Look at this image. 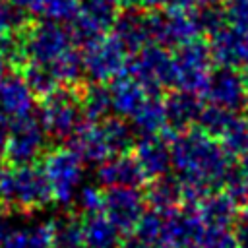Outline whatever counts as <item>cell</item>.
I'll return each mask as SVG.
<instances>
[{"instance_id":"cell-53","label":"cell","mask_w":248,"mask_h":248,"mask_svg":"<svg viewBox=\"0 0 248 248\" xmlns=\"http://www.w3.org/2000/svg\"><path fill=\"white\" fill-rule=\"evenodd\" d=\"M0 211H4V207H2V203H0Z\"/></svg>"},{"instance_id":"cell-22","label":"cell","mask_w":248,"mask_h":248,"mask_svg":"<svg viewBox=\"0 0 248 248\" xmlns=\"http://www.w3.org/2000/svg\"><path fill=\"white\" fill-rule=\"evenodd\" d=\"M143 198L155 211L169 213L172 209H178V205L182 203V186H180L178 176H170L167 172V174L151 178L145 188Z\"/></svg>"},{"instance_id":"cell-13","label":"cell","mask_w":248,"mask_h":248,"mask_svg":"<svg viewBox=\"0 0 248 248\" xmlns=\"http://www.w3.org/2000/svg\"><path fill=\"white\" fill-rule=\"evenodd\" d=\"M97 180L107 188H141L149 178L138 159L128 153H118L99 163Z\"/></svg>"},{"instance_id":"cell-20","label":"cell","mask_w":248,"mask_h":248,"mask_svg":"<svg viewBox=\"0 0 248 248\" xmlns=\"http://www.w3.org/2000/svg\"><path fill=\"white\" fill-rule=\"evenodd\" d=\"M33 93L17 72L4 76L0 81V112L12 118L29 114L33 108Z\"/></svg>"},{"instance_id":"cell-14","label":"cell","mask_w":248,"mask_h":248,"mask_svg":"<svg viewBox=\"0 0 248 248\" xmlns=\"http://www.w3.org/2000/svg\"><path fill=\"white\" fill-rule=\"evenodd\" d=\"M68 147L81 161L87 163H103L108 157H112L101 122L81 120L79 126L74 130V134L68 138Z\"/></svg>"},{"instance_id":"cell-46","label":"cell","mask_w":248,"mask_h":248,"mask_svg":"<svg viewBox=\"0 0 248 248\" xmlns=\"http://www.w3.org/2000/svg\"><path fill=\"white\" fill-rule=\"evenodd\" d=\"M238 174L248 182V151L244 155H240V163H238Z\"/></svg>"},{"instance_id":"cell-5","label":"cell","mask_w":248,"mask_h":248,"mask_svg":"<svg viewBox=\"0 0 248 248\" xmlns=\"http://www.w3.org/2000/svg\"><path fill=\"white\" fill-rule=\"evenodd\" d=\"M126 48L114 35H101L87 45H83L81 58H83V70L89 79L105 83L112 81L116 76L126 72L128 56Z\"/></svg>"},{"instance_id":"cell-25","label":"cell","mask_w":248,"mask_h":248,"mask_svg":"<svg viewBox=\"0 0 248 248\" xmlns=\"http://www.w3.org/2000/svg\"><path fill=\"white\" fill-rule=\"evenodd\" d=\"M134 126L141 136L161 134V130L167 126V108L165 99H161L157 93H147L145 101L140 105V108L132 114Z\"/></svg>"},{"instance_id":"cell-17","label":"cell","mask_w":248,"mask_h":248,"mask_svg":"<svg viewBox=\"0 0 248 248\" xmlns=\"http://www.w3.org/2000/svg\"><path fill=\"white\" fill-rule=\"evenodd\" d=\"M112 35L122 43L126 52L136 54L141 50L145 45H149V31H147V14L130 8V10H120L114 25H112Z\"/></svg>"},{"instance_id":"cell-48","label":"cell","mask_w":248,"mask_h":248,"mask_svg":"<svg viewBox=\"0 0 248 248\" xmlns=\"http://www.w3.org/2000/svg\"><path fill=\"white\" fill-rule=\"evenodd\" d=\"M8 232H10V229H6L4 223H0V248H2V244H4V240H6V236H8Z\"/></svg>"},{"instance_id":"cell-42","label":"cell","mask_w":248,"mask_h":248,"mask_svg":"<svg viewBox=\"0 0 248 248\" xmlns=\"http://www.w3.org/2000/svg\"><path fill=\"white\" fill-rule=\"evenodd\" d=\"M8 134H10V122L4 112H0V163L6 159V145H8Z\"/></svg>"},{"instance_id":"cell-40","label":"cell","mask_w":248,"mask_h":248,"mask_svg":"<svg viewBox=\"0 0 248 248\" xmlns=\"http://www.w3.org/2000/svg\"><path fill=\"white\" fill-rule=\"evenodd\" d=\"M79 205L85 215L99 213L105 209V192H101L97 186H85L79 192Z\"/></svg>"},{"instance_id":"cell-12","label":"cell","mask_w":248,"mask_h":248,"mask_svg":"<svg viewBox=\"0 0 248 248\" xmlns=\"http://www.w3.org/2000/svg\"><path fill=\"white\" fill-rule=\"evenodd\" d=\"M203 95L211 101V105L236 112L242 107H246L244 76L236 68L221 66L217 72L211 74V79Z\"/></svg>"},{"instance_id":"cell-39","label":"cell","mask_w":248,"mask_h":248,"mask_svg":"<svg viewBox=\"0 0 248 248\" xmlns=\"http://www.w3.org/2000/svg\"><path fill=\"white\" fill-rule=\"evenodd\" d=\"M225 192L236 205H248V182L238 174V170H232L225 180Z\"/></svg>"},{"instance_id":"cell-32","label":"cell","mask_w":248,"mask_h":248,"mask_svg":"<svg viewBox=\"0 0 248 248\" xmlns=\"http://www.w3.org/2000/svg\"><path fill=\"white\" fill-rule=\"evenodd\" d=\"M33 19L10 0H0V39L21 33Z\"/></svg>"},{"instance_id":"cell-49","label":"cell","mask_w":248,"mask_h":248,"mask_svg":"<svg viewBox=\"0 0 248 248\" xmlns=\"http://www.w3.org/2000/svg\"><path fill=\"white\" fill-rule=\"evenodd\" d=\"M198 4V8H205V6H213L217 4V0H194Z\"/></svg>"},{"instance_id":"cell-50","label":"cell","mask_w":248,"mask_h":248,"mask_svg":"<svg viewBox=\"0 0 248 248\" xmlns=\"http://www.w3.org/2000/svg\"><path fill=\"white\" fill-rule=\"evenodd\" d=\"M4 70H6V60H4V54L0 50V81L4 79Z\"/></svg>"},{"instance_id":"cell-23","label":"cell","mask_w":248,"mask_h":248,"mask_svg":"<svg viewBox=\"0 0 248 248\" xmlns=\"http://www.w3.org/2000/svg\"><path fill=\"white\" fill-rule=\"evenodd\" d=\"M198 213L203 225L231 227L236 219L238 205L229 198L227 192H209L198 202Z\"/></svg>"},{"instance_id":"cell-3","label":"cell","mask_w":248,"mask_h":248,"mask_svg":"<svg viewBox=\"0 0 248 248\" xmlns=\"http://www.w3.org/2000/svg\"><path fill=\"white\" fill-rule=\"evenodd\" d=\"M174 62V87L203 95L213 74V56L209 45L194 39L186 45L176 46L172 56Z\"/></svg>"},{"instance_id":"cell-47","label":"cell","mask_w":248,"mask_h":248,"mask_svg":"<svg viewBox=\"0 0 248 248\" xmlns=\"http://www.w3.org/2000/svg\"><path fill=\"white\" fill-rule=\"evenodd\" d=\"M114 4L118 6V10H130V8H136L140 0H114Z\"/></svg>"},{"instance_id":"cell-34","label":"cell","mask_w":248,"mask_h":248,"mask_svg":"<svg viewBox=\"0 0 248 248\" xmlns=\"http://www.w3.org/2000/svg\"><path fill=\"white\" fill-rule=\"evenodd\" d=\"M79 6H81V0H41L35 14L56 23H62V21L70 23L78 16Z\"/></svg>"},{"instance_id":"cell-36","label":"cell","mask_w":248,"mask_h":248,"mask_svg":"<svg viewBox=\"0 0 248 248\" xmlns=\"http://www.w3.org/2000/svg\"><path fill=\"white\" fill-rule=\"evenodd\" d=\"M202 248H236V238L231 227H211L203 225V231L200 234Z\"/></svg>"},{"instance_id":"cell-51","label":"cell","mask_w":248,"mask_h":248,"mask_svg":"<svg viewBox=\"0 0 248 248\" xmlns=\"http://www.w3.org/2000/svg\"><path fill=\"white\" fill-rule=\"evenodd\" d=\"M242 76H244V91H246V105H248V68Z\"/></svg>"},{"instance_id":"cell-24","label":"cell","mask_w":248,"mask_h":248,"mask_svg":"<svg viewBox=\"0 0 248 248\" xmlns=\"http://www.w3.org/2000/svg\"><path fill=\"white\" fill-rule=\"evenodd\" d=\"M83 223V240L85 248H118L120 231L105 215V211L89 213L81 219Z\"/></svg>"},{"instance_id":"cell-1","label":"cell","mask_w":248,"mask_h":248,"mask_svg":"<svg viewBox=\"0 0 248 248\" xmlns=\"http://www.w3.org/2000/svg\"><path fill=\"white\" fill-rule=\"evenodd\" d=\"M170 165L178 174L186 205H196L232 172L231 155L202 128H188L170 141Z\"/></svg>"},{"instance_id":"cell-8","label":"cell","mask_w":248,"mask_h":248,"mask_svg":"<svg viewBox=\"0 0 248 248\" xmlns=\"http://www.w3.org/2000/svg\"><path fill=\"white\" fill-rule=\"evenodd\" d=\"M39 120L48 136L56 140H68L83 120L72 87L60 85L52 95L43 99Z\"/></svg>"},{"instance_id":"cell-4","label":"cell","mask_w":248,"mask_h":248,"mask_svg":"<svg viewBox=\"0 0 248 248\" xmlns=\"http://www.w3.org/2000/svg\"><path fill=\"white\" fill-rule=\"evenodd\" d=\"M126 72L136 78L147 93H161L174 85V62L167 46L149 43L128 60Z\"/></svg>"},{"instance_id":"cell-26","label":"cell","mask_w":248,"mask_h":248,"mask_svg":"<svg viewBox=\"0 0 248 248\" xmlns=\"http://www.w3.org/2000/svg\"><path fill=\"white\" fill-rule=\"evenodd\" d=\"M50 223V246L52 248H85L83 223L78 215L68 213Z\"/></svg>"},{"instance_id":"cell-10","label":"cell","mask_w":248,"mask_h":248,"mask_svg":"<svg viewBox=\"0 0 248 248\" xmlns=\"http://www.w3.org/2000/svg\"><path fill=\"white\" fill-rule=\"evenodd\" d=\"M114 0H81L78 16L70 21V37L76 45H87L89 41L108 33L118 16Z\"/></svg>"},{"instance_id":"cell-29","label":"cell","mask_w":248,"mask_h":248,"mask_svg":"<svg viewBox=\"0 0 248 248\" xmlns=\"http://www.w3.org/2000/svg\"><path fill=\"white\" fill-rule=\"evenodd\" d=\"M101 128H103V132H105V138H107V143H108L112 155L128 153V151L134 147L136 141H134L132 128H130L122 118L107 116V118H103Z\"/></svg>"},{"instance_id":"cell-52","label":"cell","mask_w":248,"mask_h":248,"mask_svg":"<svg viewBox=\"0 0 248 248\" xmlns=\"http://www.w3.org/2000/svg\"><path fill=\"white\" fill-rule=\"evenodd\" d=\"M184 248H202L200 244H188V246H184Z\"/></svg>"},{"instance_id":"cell-28","label":"cell","mask_w":248,"mask_h":248,"mask_svg":"<svg viewBox=\"0 0 248 248\" xmlns=\"http://www.w3.org/2000/svg\"><path fill=\"white\" fill-rule=\"evenodd\" d=\"M19 76L25 79L29 91H31L33 97L39 99V101L46 99L48 95H52V93L60 87V83L56 81V78L50 74L48 66H45V64L27 62V64L23 66V70L19 72Z\"/></svg>"},{"instance_id":"cell-7","label":"cell","mask_w":248,"mask_h":248,"mask_svg":"<svg viewBox=\"0 0 248 248\" xmlns=\"http://www.w3.org/2000/svg\"><path fill=\"white\" fill-rule=\"evenodd\" d=\"M43 170L52 188V198L58 203H70L83 169L81 159L70 147H50L43 155Z\"/></svg>"},{"instance_id":"cell-16","label":"cell","mask_w":248,"mask_h":248,"mask_svg":"<svg viewBox=\"0 0 248 248\" xmlns=\"http://www.w3.org/2000/svg\"><path fill=\"white\" fill-rule=\"evenodd\" d=\"M134 157L143 169L147 178H155L167 174L170 165V145L159 134L141 136L134 143Z\"/></svg>"},{"instance_id":"cell-38","label":"cell","mask_w":248,"mask_h":248,"mask_svg":"<svg viewBox=\"0 0 248 248\" xmlns=\"http://www.w3.org/2000/svg\"><path fill=\"white\" fill-rule=\"evenodd\" d=\"M198 19H200V27H202V31H205V33H209V35H213V33H217L219 29L227 27L225 8H219L217 4L200 8V12H198Z\"/></svg>"},{"instance_id":"cell-6","label":"cell","mask_w":248,"mask_h":248,"mask_svg":"<svg viewBox=\"0 0 248 248\" xmlns=\"http://www.w3.org/2000/svg\"><path fill=\"white\" fill-rule=\"evenodd\" d=\"M23 48L29 62L48 66L56 56H60L68 46H72V37L66 27L56 21H31L21 33Z\"/></svg>"},{"instance_id":"cell-43","label":"cell","mask_w":248,"mask_h":248,"mask_svg":"<svg viewBox=\"0 0 248 248\" xmlns=\"http://www.w3.org/2000/svg\"><path fill=\"white\" fill-rule=\"evenodd\" d=\"M118 248H157L155 244H151V242H145L143 238H140V236H128L124 242H120V246Z\"/></svg>"},{"instance_id":"cell-33","label":"cell","mask_w":248,"mask_h":248,"mask_svg":"<svg viewBox=\"0 0 248 248\" xmlns=\"http://www.w3.org/2000/svg\"><path fill=\"white\" fill-rule=\"evenodd\" d=\"M232 116H234L232 110H227V108L217 107V105H209V107H203L202 108V114L198 118V124L211 138H221V134L231 124Z\"/></svg>"},{"instance_id":"cell-21","label":"cell","mask_w":248,"mask_h":248,"mask_svg":"<svg viewBox=\"0 0 248 248\" xmlns=\"http://www.w3.org/2000/svg\"><path fill=\"white\" fill-rule=\"evenodd\" d=\"M72 91H74V95L78 99V105H79L83 120L99 122V120L107 118L108 110L112 108L110 107L108 87H105L99 81H93V83H83L81 81V83L74 85Z\"/></svg>"},{"instance_id":"cell-2","label":"cell","mask_w":248,"mask_h":248,"mask_svg":"<svg viewBox=\"0 0 248 248\" xmlns=\"http://www.w3.org/2000/svg\"><path fill=\"white\" fill-rule=\"evenodd\" d=\"M52 188L41 165L6 167L0 172V203L4 211H37L52 202Z\"/></svg>"},{"instance_id":"cell-19","label":"cell","mask_w":248,"mask_h":248,"mask_svg":"<svg viewBox=\"0 0 248 248\" xmlns=\"http://www.w3.org/2000/svg\"><path fill=\"white\" fill-rule=\"evenodd\" d=\"M108 93H110V107L116 110L118 116H132L147 97V91L141 87V83L136 78H132L128 72L116 76L110 81Z\"/></svg>"},{"instance_id":"cell-41","label":"cell","mask_w":248,"mask_h":248,"mask_svg":"<svg viewBox=\"0 0 248 248\" xmlns=\"http://www.w3.org/2000/svg\"><path fill=\"white\" fill-rule=\"evenodd\" d=\"M234 238H236V244L240 248H248V205L242 207V211L236 213V219H234Z\"/></svg>"},{"instance_id":"cell-18","label":"cell","mask_w":248,"mask_h":248,"mask_svg":"<svg viewBox=\"0 0 248 248\" xmlns=\"http://www.w3.org/2000/svg\"><path fill=\"white\" fill-rule=\"evenodd\" d=\"M165 108H167V124H169V128H172L176 134H180V132L192 128L194 122H198L203 105L200 101V95L176 89V91L167 95Z\"/></svg>"},{"instance_id":"cell-30","label":"cell","mask_w":248,"mask_h":248,"mask_svg":"<svg viewBox=\"0 0 248 248\" xmlns=\"http://www.w3.org/2000/svg\"><path fill=\"white\" fill-rule=\"evenodd\" d=\"M2 248H52L50 223H43L31 231H10Z\"/></svg>"},{"instance_id":"cell-31","label":"cell","mask_w":248,"mask_h":248,"mask_svg":"<svg viewBox=\"0 0 248 248\" xmlns=\"http://www.w3.org/2000/svg\"><path fill=\"white\" fill-rule=\"evenodd\" d=\"M219 140L229 155H244L248 151V118L234 114Z\"/></svg>"},{"instance_id":"cell-37","label":"cell","mask_w":248,"mask_h":248,"mask_svg":"<svg viewBox=\"0 0 248 248\" xmlns=\"http://www.w3.org/2000/svg\"><path fill=\"white\" fill-rule=\"evenodd\" d=\"M225 19L231 29L248 35V0H229Z\"/></svg>"},{"instance_id":"cell-44","label":"cell","mask_w":248,"mask_h":248,"mask_svg":"<svg viewBox=\"0 0 248 248\" xmlns=\"http://www.w3.org/2000/svg\"><path fill=\"white\" fill-rule=\"evenodd\" d=\"M12 4H16L17 8H21V10H25V12H37V8H39V2L41 0H10Z\"/></svg>"},{"instance_id":"cell-45","label":"cell","mask_w":248,"mask_h":248,"mask_svg":"<svg viewBox=\"0 0 248 248\" xmlns=\"http://www.w3.org/2000/svg\"><path fill=\"white\" fill-rule=\"evenodd\" d=\"M140 4L147 10H161L169 4V0H140Z\"/></svg>"},{"instance_id":"cell-9","label":"cell","mask_w":248,"mask_h":248,"mask_svg":"<svg viewBox=\"0 0 248 248\" xmlns=\"http://www.w3.org/2000/svg\"><path fill=\"white\" fill-rule=\"evenodd\" d=\"M43 147H45V128L41 120L31 116V112L12 118L8 145H6V159H4L8 161V165L19 167V165L35 163Z\"/></svg>"},{"instance_id":"cell-11","label":"cell","mask_w":248,"mask_h":248,"mask_svg":"<svg viewBox=\"0 0 248 248\" xmlns=\"http://www.w3.org/2000/svg\"><path fill=\"white\" fill-rule=\"evenodd\" d=\"M103 211L122 234H130L145 211V198L138 188H108Z\"/></svg>"},{"instance_id":"cell-27","label":"cell","mask_w":248,"mask_h":248,"mask_svg":"<svg viewBox=\"0 0 248 248\" xmlns=\"http://www.w3.org/2000/svg\"><path fill=\"white\" fill-rule=\"evenodd\" d=\"M48 70H50V74L56 78V81H58L60 85L74 87V85L81 83V81H83L81 74L85 72V70H83L81 52H79L76 46H68L60 56H56V58L48 64Z\"/></svg>"},{"instance_id":"cell-15","label":"cell","mask_w":248,"mask_h":248,"mask_svg":"<svg viewBox=\"0 0 248 248\" xmlns=\"http://www.w3.org/2000/svg\"><path fill=\"white\" fill-rule=\"evenodd\" d=\"M209 50L217 64L231 68H248V35L231 29L229 25L209 35Z\"/></svg>"},{"instance_id":"cell-35","label":"cell","mask_w":248,"mask_h":248,"mask_svg":"<svg viewBox=\"0 0 248 248\" xmlns=\"http://www.w3.org/2000/svg\"><path fill=\"white\" fill-rule=\"evenodd\" d=\"M163 221H165V215L161 211H155V209L143 211L134 232H136V236H140L145 242H151L159 248V240H161V232H163Z\"/></svg>"}]
</instances>
